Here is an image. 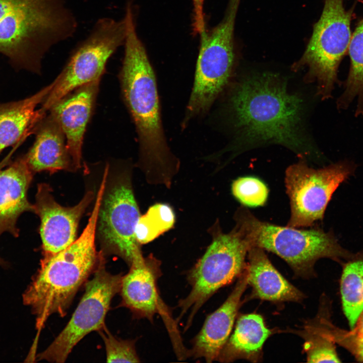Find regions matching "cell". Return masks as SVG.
<instances>
[{
  "instance_id": "obj_1",
  "label": "cell",
  "mask_w": 363,
  "mask_h": 363,
  "mask_svg": "<svg viewBox=\"0 0 363 363\" xmlns=\"http://www.w3.org/2000/svg\"><path fill=\"white\" fill-rule=\"evenodd\" d=\"M303 105L298 95L288 92L285 81L269 73L243 79L229 99L233 124L243 142L279 144L302 157L314 158L318 152L304 133Z\"/></svg>"
},
{
  "instance_id": "obj_2",
  "label": "cell",
  "mask_w": 363,
  "mask_h": 363,
  "mask_svg": "<svg viewBox=\"0 0 363 363\" xmlns=\"http://www.w3.org/2000/svg\"><path fill=\"white\" fill-rule=\"evenodd\" d=\"M104 190L99 189L88 223L80 236L55 255H43L40 266L22 295L41 329L53 314L63 317L80 287L85 284L104 253L95 246L96 229Z\"/></svg>"
},
{
  "instance_id": "obj_3",
  "label": "cell",
  "mask_w": 363,
  "mask_h": 363,
  "mask_svg": "<svg viewBox=\"0 0 363 363\" xmlns=\"http://www.w3.org/2000/svg\"><path fill=\"white\" fill-rule=\"evenodd\" d=\"M124 56L119 73L122 97L137 130L142 159L149 172L166 176L173 157L164 134L156 80L136 29L134 14L126 13Z\"/></svg>"
},
{
  "instance_id": "obj_4",
  "label": "cell",
  "mask_w": 363,
  "mask_h": 363,
  "mask_svg": "<svg viewBox=\"0 0 363 363\" xmlns=\"http://www.w3.org/2000/svg\"><path fill=\"white\" fill-rule=\"evenodd\" d=\"M77 28L65 0H0V53L16 67L40 73L45 54Z\"/></svg>"
},
{
  "instance_id": "obj_5",
  "label": "cell",
  "mask_w": 363,
  "mask_h": 363,
  "mask_svg": "<svg viewBox=\"0 0 363 363\" xmlns=\"http://www.w3.org/2000/svg\"><path fill=\"white\" fill-rule=\"evenodd\" d=\"M235 226L251 247L272 252L301 277L314 274L317 260L329 258L340 264L352 253L344 248L331 231L281 226L262 221L245 207L237 211Z\"/></svg>"
},
{
  "instance_id": "obj_6",
  "label": "cell",
  "mask_w": 363,
  "mask_h": 363,
  "mask_svg": "<svg viewBox=\"0 0 363 363\" xmlns=\"http://www.w3.org/2000/svg\"><path fill=\"white\" fill-rule=\"evenodd\" d=\"M354 8L347 10L344 0H325L323 10L301 58L294 70L308 68L307 81H316L322 99L331 96L338 69L347 53Z\"/></svg>"
},
{
  "instance_id": "obj_7",
  "label": "cell",
  "mask_w": 363,
  "mask_h": 363,
  "mask_svg": "<svg viewBox=\"0 0 363 363\" xmlns=\"http://www.w3.org/2000/svg\"><path fill=\"white\" fill-rule=\"evenodd\" d=\"M250 248L235 226L229 233L214 236L203 256L188 271L190 293L179 300L178 320L189 312L185 330L202 306L219 289L239 277L246 267L245 260Z\"/></svg>"
},
{
  "instance_id": "obj_8",
  "label": "cell",
  "mask_w": 363,
  "mask_h": 363,
  "mask_svg": "<svg viewBox=\"0 0 363 363\" xmlns=\"http://www.w3.org/2000/svg\"><path fill=\"white\" fill-rule=\"evenodd\" d=\"M126 35L124 18L119 20L110 17L97 20L89 35L73 50L53 81V86L43 101L41 109L46 112L74 90L101 79L110 57L124 45Z\"/></svg>"
},
{
  "instance_id": "obj_9",
  "label": "cell",
  "mask_w": 363,
  "mask_h": 363,
  "mask_svg": "<svg viewBox=\"0 0 363 363\" xmlns=\"http://www.w3.org/2000/svg\"><path fill=\"white\" fill-rule=\"evenodd\" d=\"M237 7L238 5H229L222 21L200 34L186 121L209 109L228 81L235 62L234 28Z\"/></svg>"
},
{
  "instance_id": "obj_10",
  "label": "cell",
  "mask_w": 363,
  "mask_h": 363,
  "mask_svg": "<svg viewBox=\"0 0 363 363\" xmlns=\"http://www.w3.org/2000/svg\"><path fill=\"white\" fill-rule=\"evenodd\" d=\"M355 168V164L348 161L316 169L302 159L289 166L285 176L290 206L287 226L307 227L322 221L334 193L354 173Z\"/></svg>"
},
{
  "instance_id": "obj_11",
  "label": "cell",
  "mask_w": 363,
  "mask_h": 363,
  "mask_svg": "<svg viewBox=\"0 0 363 363\" xmlns=\"http://www.w3.org/2000/svg\"><path fill=\"white\" fill-rule=\"evenodd\" d=\"M93 274L85 283V292L70 320L48 347L38 354L37 360L64 362L84 336L105 327V318L112 299L120 291L123 275L107 271L105 258Z\"/></svg>"
},
{
  "instance_id": "obj_12",
  "label": "cell",
  "mask_w": 363,
  "mask_h": 363,
  "mask_svg": "<svg viewBox=\"0 0 363 363\" xmlns=\"http://www.w3.org/2000/svg\"><path fill=\"white\" fill-rule=\"evenodd\" d=\"M140 217L130 178H118L103 196L99 212L98 232L103 253L118 256L129 266L142 257L135 235Z\"/></svg>"
},
{
  "instance_id": "obj_13",
  "label": "cell",
  "mask_w": 363,
  "mask_h": 363,
  "mask_svg": "<svg viewBox=\"0 0 363 363\" xmlns=\"http://www.w3.org/2000/svg\"><path fill=\"white\" fill-rule=\"evenodd\" d=\"M52 192L48 185H38L34 204V212L40 219V234L45 256L56 254L76 239L79 221L94 196L93 192L88 191L77 205L65 207L55 201Z\"/></svg>"
},
{
  "instance_id": "obj_14",
  "label": "cell",
  "mask_w": 363,
  "mask_h": 363,
  "mask_svg": "<svg viewBox=\"0 0 363 363\" xmlns=\"http://www.w3.org/2000/svg\"><path fill=\"white\" fill-rule=\"evenodd\" d=\"M162 275L160 262L150 255L135 260L129 272L123 276L119 292L122 306L138 319L153 322L156 314L171 320L167 307L159 293L157 282Z\"/></svg>"
},
{
  "instance_id": "obj_15",
  "label": "cell",
  "mask_w": 363,
  "mask_h": 363,
  "mask_svg": "<svg viewBox=\"0 0 363 363\" xmlns=\"http://www.w3.org/2000/svg\"><path fill=\"white\" fill-rule=\"evenodd\" d=\"M100 81L98 79L77 88L58 100L49 110L65 134L76 170L82 167L84 136L94 108Z\"/></svg>"
},
{
  "instance_id": "obj_16",
  "label": "cell",
  "mask_w": 363,
  "mask_h": 363,
  "mask_svg": "<svg viewBox=\"0 0 363 363\" xmlns=\"http://www.w3.org/2000/svg\"><path fill=\"white\" fill-rule=\"evenodd\" d=\"M248 283L246 268L232 292L217 310L207 316L201 329L192 340L190 355L207 362L216 360L233 327L241 297Z\"/></svg>"
},
{
  "instance_id": "obj_17",
  "label": "cell",
  "mask_w": 363,
  "mask_h": 363,
  "mask_svg": "<svg viewBox=\"0 0 363 363\" xmlns=\"http://www.w3.org/2000/svg\"><path fill=\"white\" fill-rule=\"evenodd\" d=\"M33 173L25 157L0 170V236L8 232L17 236L20 215L26 211L34 212V205L27 198Z\"/></svg>"
},
{
  "instance_id": "obj_18",
  "label": "cell",
  "mask_w": 363,
  "mask_h": 363,
  "mask_svg": "<svg viewBox=\"0 0 363 363\" xmlns=\"http://www.w3.org/2000/svg\"><path fill=\"white\" fill-rule=\"evenodd\" d=\"M35 142L25 156L33 173L48 171L76 170L67 146L65 134L56 119L50 113L45 116L35 130Z\"/></svg>"
},
{
  "instance_id": "obj_19",
  "label": "cell",
  "mask_w": 363,
  "mask_h": 363,
  "mask_svg": "<svg viewBox=\"0 0 363 363\" xmlns=\"http://www.w3.org/2000/svg\"><path fill=\"white\" fill-rule=\"evenodd\" d=\"M247 257L248 283L254 296L274 302H298L304 298L303 293L274 267L264 250L251 247Z\"/></svg>"
},
{
  "instance_id": "obj_20",
  "label": "cell",
  "mask_w": 363,
  "mask_h": 363,
  "mask_svg": "<svg viewBox=\"0 0 363 363\" xmlns=\"http://www.w3.org/2000/svg\"><path fill=\"white\" fill-rule=\"evenodd\" d=\"M53 86V82L25 99L0 104V152L15 144L37 126L46 115L37 105L43 102Z\"/></svg>"
},
{
  "instance_id": "obj_21",
  "label": "cell",
  "mask_w": 363,
  "mask_h": 363,
  "mask_svg": "<svg viewBox=\"0 0 363 363\" xmlns=\"http://www.w3.org/2000/svg\"><path fill=\"white\" fill-rule=\"evenodd\" d=\"M271 331L265 325L263 317L257 314L239 317L233 332L229 337L216 360L229 362L245 359L257 361L263 344L271 335Z\"/></svg>"
},
{
  "instance_id": "obj_22",
  "label": "cell",
  "mask_w": 363,
  "mask_h": 363,
  "mask_svg": "<svg viewBox=\"0 0 363 363\" xmlns=\"http://www.w3.org/2000/svg\"><path fill=\"white\" fill-rule=\"evenodd\" d=\"M340 290L343 313L350 329L363 310V250L351 255L341 264Z\"/></svg>"
},
{
  "instance_id": "obj_23",
  "label": "cell",
  "mask_w": 363,
  "mask_h": 363,
  "mask_svg": "<svg viewBox=\"0 0 363 363\" xmlns=\"http://www.w3.org/2000/svg\"><path fill=\"white\" fill-rule=\"evenodd\" d=\"M347 53L350 65L344 90L337 101L339 109H346L357 98L355 114H363V18L357 23L351 37Z\"/></svg>"
},
{
  "instance_id": "obj_24",
  "label": "cell",
  "mask_w": 363,
  "mask_h": 363,
  "mask_svg": "<svg viewBox=\"0 0 363 363\" xmlns=\"http://www.w3.org/2000/svg\"><path fill=\"white\" fill-rule=\"evenodd\" d=\"M317 317L307 323L309 328L322 333L363 361V335L352 330H345L334 325L331 321L327 305L322 304Z\"/></svg>"
},
{
  "instance_id": "obj_25",
  "label": "cell",
  "mask_w": 363,
  "mask_h": 363,
  "mask_svg": "<svg viewBox=\"0 0 363 363\" xmlns=\"http://www.w3.org/2000/svg\"><path fill=\"white\" fill-rule=\"evenodd\" d=\"M174 223L171 208L164 204H155L139 217L135 229L136 239L139 244L150 242L170 229Z\"/></svg>"
},
{
  "instance_id": "obj_26",
  "label": "cell",
  "mask_w": 363,
  "mask_h": 363,
  "mask_svg": "<svg viewBox=\"0 0 363 363\" xmlns=\"http://www.w3.org/2000/svg\"><path fill=\"white\" fill-rule=\"evenodd\" d=\"M296 333L305 340L304 349L309 362H340L335 343L326 335L307 326Z\"/></svg>"
},
{
  "instance_id": "obj_27",
  "label": "cell",
  "mask_w": 363,
  "mask_h": 363,
  "mask_svg": "<svg viewBox=\"0 0 363 363\" xmlns=\"http://www.w3.org/2000/svg\"><path fill=\"white\" fill-rule=\"evenodd\" d=\"M231 191L243 205L250 207L265 205L269 193L267 186L262 180L251 176L240 177L234 180Z\"/></svg>"
},
{
  "instance_id": "obj_28",
  "label": "cell",
  "mask_w": 363,
  "mask_h": 363,
  "mask_svg": "<svg viewBox=\"0 0 363 363\" xmlns=\"http://www.w3.org/2000/svg\"><path fill=\"white\" fill-rule=\"evenodd\" d=\"M98 331L105 344L106 362H140L134 340L118 339L113 336L105 327Z\"/></svg>"
},
{
  "instance_id": "obj_29",
  "label": "cell",
  "mask_w": 363,
  "mask_h": 363,
  "mask_svg": "<svg viewBox=\"0 0 363 363\" xmlns=\"http://www.w3.org/2000/svg\"><path fill=\"white\" fill-rule=\"evenodd\" d=\"M193 6V17L196 20L204 18L203 5L204 0H192Z\"/></svg>"
},
{
  "instance_id": "obj_30",
  "label": "cell",
  "mask_w": 363,
  "mask_h": 363,
  "mask_svg": "<svg viewBox=\"0 0 363 363\" xmlns=\"http://www.w3.org/2000/svg\"><path fill=\"white\" fill-rule=\"evenodd\" d=\"M361 335H363V310L359 314L355 325L352 329H350Z\"/></svg>"
},
{
  "instance_id": "obj_31",
  "label": "cell",
  "mask_w": 363,
  "mask_h": 363,
  "mask_svg": "<svg viewBox=\"0 0 363 363\" xmlns=\"http://www.w3.org/2000/svg\"><path fill=\"white\" fill-rule=\"evenodd\" d=\"M239 0H230V4L238 5Z\"/></svg>"
},
{
  "instance_id": "obj_32",
  "label": "cell",
  "mask_w": 363,
  "mask_h": 363,
  "mask_svg": "<svg viewBox=\"0 0 363 363\" xmlns=\"http://www.w3.org/2000/svg\"><path fill=\"white\" fill-rule=\"evenodd\" d=\"M3 262H1V260L0 259V264H2Z\"/></svg>"
}]
</instances>
